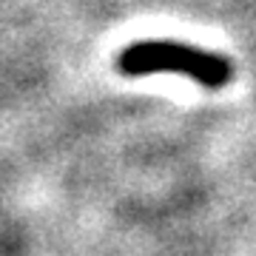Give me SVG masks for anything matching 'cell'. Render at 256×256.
I'll use <instances>...</instances> for the list:
<instances>
[{
	"label": "cell",
	"mask_w": 256,
	"mask_h": 256,
	"mask_svg": "<svg viewBox=\"0 0 256 256\" xmlns=\"http://www.w3.org/2000/svg\"><path fill=\"white\" fill-rule=\"evenodd\" d=\"M120 72L128 77L142 74H185L205 88H222L234 77V68L225 57L194 48L174 40H142L128 46L120 54Z\"/></svg>",
	"instance_id": "1"
}]
</instances>
